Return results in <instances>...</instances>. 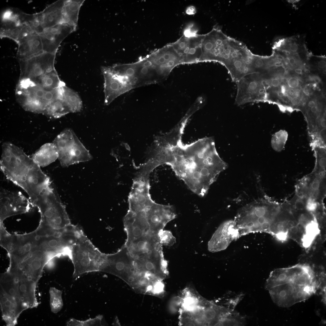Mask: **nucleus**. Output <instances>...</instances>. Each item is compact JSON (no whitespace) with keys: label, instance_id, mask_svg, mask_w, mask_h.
Returning <instances> with one entry per match:
<instances>
[{"label":"nucleus","instance_id":"nucleus-41","mask_svg":"<svg viewBox=\"0 0 326 326\" xmlns=\"http://www.w3.org/2000/svg\"><path fill=\"white\" fill-rule=\"evenodd\" d=\"M291 102L293 106H297L300 104V101L298 97H294L291 99Z\"/></svg>","mask_w":326,"mask_h":326},{"label":"nucleus","instance_id":"nucleus-17","mask_svg":"<svg viewBox=\"0 0 326 326\" xmlns=\"http://www.w3.org/2000/svg\"><path fill=\"white\" fill-rule=\"evenodd\" d=\"M123 222L127 236L124 245L127 247L135 239L151 232L146 218L139 213L127 211Z\"/></svg>","mask_w":326,"mask_h":326},{"label":"nucleus","instance_id":"nucleus-40","mask_svg":"<svg viewBox=\"0 0 326 326\" xmlns=\"http://www.w3.org/2000/svg\"><path fill=\"white\" fill-rule=\"evenodd\" d=\"M320 186V182L318 180H315L313 181L311 185V188L313 190H318Z\"/></svg>","mask_w":326,"mask_h":326},{"label":"nucleus","instance_id":"nucleus-33","mask_svg":"<svg viewBox=\"0 0 326 326\" xmlns=\"http://www.w3.org/2000/svg\"><path fill=\"white\" fill-rule=\"evenodd\" d=\"M288 137V133L284 130H280L275 133L271 140V146L273 149L277 152H280L283 150L285 147Z\"/></svg>","mask_w":326,"mask_h":326},{"label":"nucleus","instance_id":"nucleus-50","mask_svg":"<svg viewBox=\"0 0 326 326\" xmlns=\"http://www.w3.org/2000/svg\"><path fill=\"white\" fill-rule=\"evenodd\" d=\"M313 79L314 82L317 83H319L320 82V78L317 76L314 77Z\"/></svg>","mask_w":326,"mask_h":326},{"label":"nucleus","instance_id":"nucleus-39","mask_svg":"<svg viewBox=\"0 0 326 326\" xmlns=\"http://www.w3.org/2000/svg\"><path fill=\"white\" fill-rule=\"evenodd\" d=\"M304 203L301 199H299L296 201L294 206L295 208L298 210H302L305 208Z\"/></svg>","mask_w":326,"mask_h":326},{"label":"nucleus","instance_id":"nucleus-3","mask_svg":"<svg viewBox=\"0 0 326 326\" xmlns=\"http://www.w3.org/2000/svg\"><path fill=\"white\" fill-rule=\"evenodd\" d=\"M6 178L24 190L37 208L51 201L55 192L49 177L35 162Z\"/></svg>","mask_w":326,"mask_h":326},{"label":"nucleus","instance_id":"nucleus-2","mask_svg":"<svg viewBox=\"0 0 326 326\" xmlns=\"http://www.w3.org/2000/svg\"><path fill=\"white\" fill-rule=\"evenodd\" d=\"M265 287L273 302L284 308L306 300L319 289L313 270L306 264L274 270L267 279Z\"/></svg>","mask_w":326,"mask_h":326},{"label":"nucleus","instance_id":"nucleus-10","mask_svg":"<svg viewBox=\"0 0 326 326\" xmlns=\"http://www.w3.org/2000/svg\"><path fill=\"white\" fill-rule=\"evenodd\" d=\"M0 194V223L10 216L28 213L34 207L20 192L1 188Z\"/></svg>","mask_w":326,"mask_h":326},{"label":"nucleus","instance_id":"nucleus-21","mask_svg":"<svg viewBox=\"0 0 326 326\" xmlns=\"http://www.w3.org/2000/svg\"><path fill=\"white\" fill-rule=\"evenodd\" d=\"M65 2V0L57 1L37 13L44 30L64 23L63 8Z\"/></svg>","mask_w":326,"mask_h":326},{"label":"nucleus","instance_id":"nucleus-22","mask_svg":"<svg viewBox=\"0 0 326 326\" xmlns=\"http://www.w3.org/2000/svg\"><path fill=\"white\" fill-rule=\"evenodd\" d=\"M161 245L158 236L150 232L135 239L126 247L131 255L136 257L145 254Z\"/></svg>","mask_w":326,"mask_h":326},{"label":"nucleus","instance_id":"nucleus-51","mask_svg":"<svg viewBox=\"0 0 326 326\" xmlns=\"http://www.w3.org/2000/svg\"><path fill=\"white\" fill-rule=\"evenodd\" d=\"M296 73L299 74H302V70L301 69H297L295 70Z\"/></svg>","mask_w":326,"mask_h":326},{"label":"nucleus","instance_id":"nucleus-19","mask_svg":"<svg viewBox=\"0 0 326 326\" xmlns=\"http://www.w3.org/2000/svg\"><path fill=\"white\" fill-rule=\"evenodd\" d=\"M7 270L13 272L16 277L19 294L27 309L37 307L39 304L36 295L37 283L28 277L18 268Z\"/></svg>","mask_w":326,"mask_h":326},{"label":"nucleus","instance_id":"nucleus-7","mask_svg":"<svg viewBox=\"0 0 326 326\" xmlns=\"http://www.w3.org/2000/svg\"><path fill=\"white\" fill-rule=\"evenodd\" d=\"M58 152L61 165L66 167L75 163L88 161L92 156L71 129L66 128L53 141Z\"/></svg>","mask_w":326,"mask_h":326},{"label":"nucleus","instance_id":"nucleus-27","mask_svg":"<svg viewBox=\"0 0 326 326\" xmlns=\"http://www.w3.org/2000/svg\"><path fill=\"white\" fill-rule=\"evenodd\" d=\"M85 0H65L63 8L64 23L73 27L76 30L78 26L80 9Z\"/></svg>","mask_w":326,"mask_h":326},{"label":"nucleus","instance_id":"nucleus-36","mask_svg":"<svg viewBox=\"0 0 326 326\" xmlns=\"http://www.w3.org/2000/svg\"><path fill=\"white\" fill-rule=\"evenodd\" d=\"M318 207V203L315 197L314 196L310 197L307 199L305 208L308 212H315Z\"/></svg>","mask_w":326,"mask_h":326},{"label":"nucleus","instance_id":"nucleus-37","mask_svg":"<svg viewBox=\"0 0 326 326\" xmlns=\"http://www.w3.org/2000/svg\"><path fill=\"white\" fill-rule=\"evenodd\" d=\"M197 31L195 25L193 24H190L185 28L182 35L186 37H192L197 34Z\"/></svg>","mask_w":326,"mask_h":326},{"label":"nucleus","instance_id":"nucleus-44","mask_svg":"<svg viewBox=\"0 0 326 326\" xmlns=\"http://www.w3.org/2000/svg\"><path fill=\"white\" fill-rule=\"evenodd\" d=\"M186 12L188 14H193L196 12V9L194 7L191 6L187 8L186 10Z\"/></svg>","mask_w":326,"mask_h":326},{"label":"nucleus","instance_id":"nucleus-4","mask_svg":"<svg viewBox=\"0 0 326 326\" xmlns=\"http://www.w3.org/2000/svg\"><path fill=\"white\" fill-rule=\"evenodd\" d=\"M274 206L252 202L241 208L234 220L240 237L249 234L264 232L274 235L276 223Z\"/></svg>","mask_w":326,"mask_h":326},{"label":"nucleus","instance_id":"nucleus-15","mask_svg":"<svg viewBox=\"0 0 326 326\" xmlns=\"http://www.w3.org/2000/svg\"><path fill=\"white\" fill-rule=\"evenodd\" d=\"M145 215L150 231L157 235L168 222L176 217L172 206L155 202L146 212Z\"/></svg>","mask_w":326,"mask_h":326},{"label":"nucleus","instance_id":"nucleus-23","mask_svg":"<svg viewBox=\"0 0 326 326\" xmlns=\"http://www.w3.org/2000/svg\"><path fill=\"white\" fill-rule=\"evenodd\" d=\"M0 306L3 319L7 326H14L21 313L15 300L0 287Z\"/></svg>","mask_w":326,"mask_h":326},{"label":"nucleus","instance_id":"nucleus-16","mask_svg":"<svg viewBox=\"0 0 326 326\" xmlns=\"http://www.w3.org/2000/svg\"><path fill=\"white\" fill-rule=\"evenodd\" d=\"M76 30L73 27L65 23L45 29L42 33L39 34L44 52L56 54L63 40Z\"/></svg>","mask_w":326,"mask_h":326},{"label":"nucleus","instance_id":"nucleus-28","mask_svg":"<svg viewBox=\"0 0 326 326\" xmlns=\"http://www.w3.org/2000/svg\"><path fill=\"white\" fill-rule=\"evenodd\" d=\"M62 99L71 113L80 111L82 107V100L78 93L66 86L62 87Z\"/></svg>","mask_w":326,"mask_h":326},{"label":"nucleus","instance_id":"nucleus-47","mask_svg":"<svg viewBox=\"0 0 326 326\" xmlns=\"http://www.w3.org/2000/svg\"><path fill=\"white\" fill-rule=\"evenodd\" d=\"M311 112L313 113H317L318 110V107L315 105L314 106L310 108Z\"/></svg>","mask_w":326,"mask_h":326},{"label":"nucleus","instance_id":"nucleus-11","mask_svg":"<svg viewBox=\"0 0 326 326\" xmlns=\"http://www.w3.org/2000/svg\"><path fill=\"white\" fill-rule=\"evenodd\" d=\"M237 93L235 104L241 105L246 103L263 100L259 93L264 87L261 82V77L258 73L246 75L236 82Z\"/></svg>","mask_w":326,"mask_h":326},{"label":"nucleus","instance_id":"nucleus-26","mask_svg":"<svg viewBox=\"0 0 326 326\" xmlns=\"http://www.w3.org/2000/svg\"><path fill=\"white\" fill-rule=\"evenodd\" d=\"M207 301L193 290L186 289L183 291L180 298V312H192L204 305Z\"/></svg>","mask_w":326,"mask_h":326},{"label":"nucleus","instance_id":"nucleus-32","mask_svg":"<svg viewBox=\"0 0 326 326\" xmlns=\"http://www.w3.org/2000/svg\"><path fill=\"white\" fill-rule=\"evenodd\" d=\"M50 305L52 312L55 313H58L62 308L63 302L62 298V291L55 287H51L49 290Z\"/></svg>","mask_w":326,"mask_h":326},{"label":"nucleus","instance_id":"nucleus-49","mask_svg":"<svg viewBox=\"0 0 326 326\" xmlns=\"http://www.w3.org/2000/svg\"><path fill=\"white\" fill-rule=\"evenodd\" d=\"M281 92L282 94H284L285 93L286 91V88L285 86H284V85H282L281 86Z\"/></svg>","mask_w":326,"mask_h":326},{"label":"nucleus","instance_id":"nucleus-1","mask_svg":"<svg viewBox=\"0 0 326 326\" xmlns=\"http://www.w3.org/2000/svg\"><path fill=\"white\" fill-rule=\"evenodd\" d=\"M170 166L176 175L197 195L203 197L220 173L227 167L220 157L212 137H206L190 144L181 142L168 145Z\"/></svg>","mask_w":326,"mask_h":326},{"label":"nucleus","instance_id":"nucleus-29","mask_svg":"<svg viewBox=\"0 0 326 326\" xmlns=\"http://www.w3.org/2000/svg\"><path fill=\"white\" fill-rule=\"evenodd\" d=\"M69 113L70 111L62 97L48 105L43 114L50 118H58Z\"/></svg>","mask_w":326,"mask_h":326},{"label":"nucleus","instance_id":"nucleus-30","mask_svg":"<svg viewBox=\"0 0 326 326\" xmlns=\"http://www.w3.org/2000/svg\"><path fill=\"white\" fill-rule=\"evenodd\" d=\"M33 83L49 91L61 87L65 85L60 80L56 70L44 75Z\"/></svg>","mask_w":326,"mask_h":326},{"label":"nucleus","instance_id":"nucleus-48","mask_svg":"<svg viewBox=\"0 0 326 326\" xmlns=\"http://www.w3.org/2000/svg\"><path fill=\"white\" fill-rule=\"evenodd\" d=\"M315 105V103L313 101H310L308 103V106L309 108H311Z\"/></svg>","mask_w":326,"mask_h":326},{"label":"nucleus","instance_id":"nucleus-55","mask_svg":"<svg viewBox=\"0 0 326 326\" xmlns=\"http://www.w3.org/2000/svg\"><path fill=\"white\" fill-rule=\"evenodd\" d=\"M278 94L279 96H282V94L281 92H279L278 93Z\"/></svg>","mask_w":326,"mask_h":326},{"label":"nucleus","instance_id":"nucleus-53","mask_svg":"<svg viewBox=\"0 0 326 326\" xmlns=\"http://www.w3.org/2000/svg\"><path fill=\"white\" fill-rule=\"evenodd\" d=\"M304 93L306 95H308L309 93L306 88H305L303 90Z\"/></svg>","mask_w":326,"mask_h":326},{"label":"nucleus","instance_id":"nucleus-43","mask_svg":"<svg viewBox=\"0 0 326 326\" xmlns=\"http://www.w3.org/2000/svg\"><path fill=\"white\" fill-rule=\"evenodd\" d=\"M318 67L320 69H323L326 67V62L324 60H320L317 63Z\"/></svg>","mask_w":326,"mask_h":326},{"label":"nucleus","instance_id":"nucleus-54","mask_svg":"<svg viewBox=\"0 0 326 326\" xmlns=\"http://www.w3.org/2000/svg\"><path fill=\"white\" fill-rule=\"evenodd\" d=\"M295 91V93H299V94L300 92V91L299 89H296Z\"/></svg>","mask_w":326,"mask_h":326},{"label":"nucleus","instance_id":"nucleus-38","mask_svg":"<svg viewBox=\"0 0 326 326\" xmlns=\"http://www.w3.org/2000/svg\"><path fill=\"white\" fill-rule=\"evenodd\" d=\"M288 86L291 88H295L298 87L299 82L298 80L295 77L290 78L287 82Z\"/></svg>","mask_w":326,"mask_h":326},{"label":"nucleus","instance_id":"nucleus-56","mask_svg":"<svg viewBox=\"0 0 326 326\" xmlns=\"http://www.w3.org/2000/svg\"><path fill=\"white\" fill-rule=\"evenodd\" d=\"M323 73L324 74H326V70H324V71H323Z\"/></svg>","mask_w":326,"mask_h":326},{"label":"nucleus","instance_id":"nucleus-31","mask_svg":"<svg viewBox=\"0 0 326 326\" xmlns=\"http://www.w3.org/2000/svg\"><path fill=\"white\" fill-rule=\"evenodd\" d=\"M305 234L302 239V245L305 248L309 247L319 232L317 223L315 220L310 221L306 223Z\"/></svg>","mask_w":326,"mask_h":326},{"label":"nucleus","instance_id":"nucleus-20","mask_svg":"<svg viewBox=\"0 0 326 326\" xmlns=\"http://www.w3.org/2000/svg\"><path fill=\"white\" fill-rule=\"evenodd\" d=\"M19 60L28 59L44 53L39 34L33 32L21 39L17 43Z\"/></svg>","mask_w":326,"mask_h":326},{"label":"nucleus","instance_id":"nucleus-6","mask_svg":"<svg viewBox=\"0 0 326 326\" xmlns=\"http://www.w3.org/2000/svg\"><path fill=\"white\" fill-rule=\"evenodd\" d=\"M0 245L8 252L10 263L8 268L17 267L37 247L38 235L34 231L23 235H12L5 228L0 229Z\"/></svg>","mask_w":326,"mask_h":326},{"label":"nucleus","instance_id":"nucleus-8","mask_svg":"<svg viewBox=\"0 0 326 326\" xmlns=\"http://www.w3.org/2000/svg\"><path fill=\"white\" fill-rule=\"evenodd\" d=\"M56 54L44 52L30 58L19 60V80L27 79L35 82L44 75L55 70Z\"/></svg>","mask_w":326,"mask_h":326},{"label":"nucleus","instance_id":"nucleus-45","mask_svg":"<svg viewBox=\"0 0 326 326\" xmlns=\"http://www.w3.org/2000/svg\"><path fill=\"white\" fill-rule=\"evenodd\" d=\"M286 226L289 229L291 227L295 225V224L294 221L292 220H289L286 222Z\"/></svg>","mask_w":326,"mask_h":326},{"label":"nucleus","instance_id":"nucleus-9","mask_svg":"<svg viewBox=\"0 0 326 326\" xmlns=\"http://www.w3.org/2000/svg\"><path fill=\"white\" fill-rule=\"evenodd\" d=\"M146 56L151 62L158 82L167 77L175 66L184 64L183 57L171 43L154 51Z\"/></svg>","mask_w":326,"mask_h":326},{"label":"nucleus","instance_id":"nucleus-25","mask_svg":"<svg viewBox=\"0 0 326 326\" xmlns=\"http://www.w3.org/2000/svg\"><path fill=\"white\" fill-rule=\"evenodd\" d=\"M58 157L57 148L53 142L42 145L33 155L31 158L40 167H44L55 161Z\"/></svg>","mask_w":326,"mask_h":326},{"label":"nucleus","instance_id":"nucleus-12","mask_svg":"<svg viewBox=\"0 0 326 326\" xmlns=\"http://www.w3.org/2000/svg\"><path fill=\"white\" fill-rule=\"evenodd\" d=\"M54 254L43 250L37 246L32 252L16 267L20 269L29 278L37 283L41 277L45 266L54 257Z\"/></svg>","mask_w":326,"mask_h":326},{"label":"nucleus","instance_id":"nucleus-52","mask_svg":"<svg viewBox=\"0 0 326 326\" xmlns=\"http://www.w3.org/2000/svg\"><path fill=\"white\" fill-rule=\"evenodd\" d=\"M295 93V91L293 89H291L289 92V94L291 95H293Z\"/></svg>","mask_w":326,"mask_h":326},{"label":"nucleus","instance_id":"nucleus-24","mask_svg":"<svg viewBox=\"0 0 326 326\" xmlns=\"http://www.w3.org/2000/svg\"><path fill=\"white\" fill-rule=\"evenodd\" d=\"M0 287L15 300L21 313L27 309L20 298L17 279L13 272L7 270L1 274Z\"/></svg>","mask_w":326,"mask_h":326},{"label":"nucleus","instance_id":"nucleus-34","mask_svg":"<svg viewBox=\"0 0 326 326\" xmlns=\"http://www.w3.org/2000/svg\"><path fill=\"white\" fill-rule=\"evenodd\" d=\"M102 315H99L93 318H89L85 321H79L73 318H71L67 322V326H101L103 325Z\"/></svg>","mask_w":326,"mask_h":326},{"label":"nucleus","instance_id":"nucleus-42","mask_svg":"<svg viewBox=\"0 0 326 326\" xmlns=\"http://www.w3.org/2000/svg\"><path fill=\"white\" fill-rule=\"evenodd\" d=\"M289 232L292 234H296L299 232V228L297 225H295L289 229Z\"/></svg>","mask_w":326,"mask_h":326},{"label":"nucleus","instance_id":"nucleus-18","mask_svg":"<svg viewBox=\"0 0 326 326\" xmlns=\"http://www.w3.org/2000/svg\"><path fill=\"white\" fill-rule=\"evenodd\" d=\"M101 70L104 79L105 105L109 104L119 96L132 90L121 77L112 73L108 67L103 66Z\"/></svg>","mask_w":326,"mask_h":326},{"label":"nucleus","instance_id":"nucleus-13","mask_svg":"<svg viewBox=\"0 0 326 326\" xmlns=\"http://www.w3.org/2000/svg\"><path fill=\"white\" fill-rule=\"evenodd\" d=\"M240 237L234 220H227L222 223L213 234L208 243V250L212 252L224 250L233 241Z\"/></svg>","mask_w":326,"mask_h":326},{"label":"nucleus","instance_id":"nucleus-46","mask_svg":"<svg viewBox=\"0 0 326 326\" xmlns=\"http://www.w3.org/2000/svg\"><path fill=\"white\" fill-rule=\"evenodd\" d=\"M289 58V64L291 66L294 65L296 62V59L293 56H290Z\"/></svg>","mask_w":326,"mask_h":326},{"label":"nucleus","instance_id":"nucleus-5","mask_svg":"<svg viewBox=\"0 0 326 326\" xmlns=\"http://www.w3.org/2000/svg\"><path fill=\"white\" fill-rule=\"evenodd\" d=\"M105 254L84 234L70 251L69 257L74 267L73 278H77L86 273L99 272Z\"/></svg>","mask_w":326,"mask_h":326},{"label":"nucleus","instance_id":"nucleus-14","mask_svg":"<svg viewBox=\"0 0 326 326\" xmlns=\"http://www.w3.org/2000/svg\"><path fill=\"white\" fill-rule=\"evenodd\" d=\"M1 21V37L10 38L17 43L27 26L22 20L20 11L6 10L2 14Z\"/></svg>","mask_w":326,"mask_h":326},{"label":"nucleus","instance_id":"nucleus-35","mask_svg":"<svg viewBox=\"0 0 326 326\" xmlns=\"http://www.w3.org/2000/svg\"><path fill=\"white\" fill-rule=\"evenodd\" d=\"M160 244L167 246H171L175 242L174 237L171 233L168 230H162L158 235Z\"/></svg>","mask_w":326,"mask_h":326}]
</instances>
